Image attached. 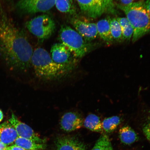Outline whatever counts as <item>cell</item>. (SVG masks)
Returning a JSON list of instances; mask_svg holds the SVG:
<instances>
[{
  "mask_svg": "<svg viewBox=\"0 0 150 150\" xmlns=\"http://www.w3.org/2000/svg\"><path fill=\"white\" fill-rule=\"evenodd\" d=\"M51 57L53 61L59 64L74 67L76 57L69 49L61 43H56L51 49Z\"/></svg>",
  "mask_w": 150,
  "mask_h": 150,
  "instance_id": "9c48e42d",
  "label": "cell"
},
{
  "mask_svg": "<svg viewBox=\"0 0 150 150\" xmlns=\"http://www.w3.org/2000/svg\"><path fill=\"white\" fill-rule=\"evenodd\" d=\"M117 19L121 26L122 40H129L132 37L134 29L127 18H118Z\"/></svg>",
  "mask_w": 150,
  "mask_h": 150,
  "instance_id": "d6986e66",
  "label": "cell"
},
{
  "mask_svg": "<svg viewBox=\"0 0 150 150\" xmlns=\"http://www.w3.org/2000/svg\"><path fill=\"white\" fill-rule=\"evenodd\" d=\"M55 145L56 150H86L83 142L73 137H60L56 140Z\"/></svg>",
  "mask_w": 150,
  "mask_h": 150,
  "instance_id": "7c38bea8",
  "label": "cell"
},
{
  "mask_svg": "<svg viewBox=\"0 0 150 150\" xmlns=\"http://www.w3.org/2000/svg\"><path fill=\"white\" fill-rule=\"evenodd\" d=\"M125 13L127 19L134 29L133 42L150 32V18L144 6V1L132 3L127 5L117 4Z\"/></svg>",
  "mask_w": 150,
  "mask_h": 150,
  "instance_id": "3957f363",
  "label": "cell"
},
{
  "mask_svg": "<svg viewBox=\"0 0 150 150\" xmlns=\"http://www.w3.org/2000/svg\"><path fill=\"white\" fill-rule=\"evenodd\" d=\"M56 0H19L17 8L25 13L46 12L55 5Z\"/></svg>",
  "mask_w": 150,
  "mask_h": 150,
  "instance_id": "52a82bcc",
  "label": "cell"
},
{
  "mask_svg": "<svg viewBox=\"0 0 150 150\" xmlns=\"http://www.w3.org/2000/svg\"><path fill=\"white\" fill-rule=\"evenodd\" d=\"M84 121L83 117L78 112H68L62 116L60 125L63 130L70 132L81 128L83 125Z\"/></svg>",
  "mask_w": 150,
  "mask_h": 150,
  "instance_id": "8fae6325",
  "label": "cell"
},
{
  "mask_svg": "<svg viewBox=\"0 0 150 150\" xmlns=\"http://www.w3.org/2000/svg\"><path fill=\"white\" fill-rule=\"evenodd\" d=\"M3 118V114L2 112L0 110V122L2 120Z\"/></svg>",
  "mask_w": 150,
  "mask_h": 150,
  "instance_id": "83f0119b",
  "label": "cell"
},
{
  "mask_svg": "<svg viewBox=\"0 0 150 150\" xmlns=\"http://www.w3.org/2000/svg\"><path fill=\"white\" fill-rule=\"evenodd\" d=\"M110 32L113 40H122V32L120 25L117 18H110Z\"/></svg>",
  "mask_w": 150,
  "mask_h": 150,
  "instance_id": "44dd1931",
  "label": "cell"
},
{
  "mask_svg": "<svg viewBox=\"0 0 150 150\" xmlns=\"http://www.w3.org/2000/svg\"><path fill=\"white\" fill-rule=\"evenodd\" d=\"M82 13L92 18L117 13L112 0H76Z\"/></svg>",
  "mask_w": 150,
  "mask_h": 150,
  "instance_id": "5b68a950",
  "label": "cell"
},
{
  "mask_svg": "<svg viewBox=\"0 0 150 150\" xmlns=\"http://www.w3.org/2000/svg\"><path fill=\"white\" fill-rule=\"evenodd\" d=\"M91 150H113L109 138L106 134L101 136Z\"/></svg>",
  "mask_w": 150,
  "mask_h": 150,
  "instance_id": "7402d4cb",
  "label": "cell"
},
{
  "mask_svg": "<svg viewBox=\"0 0 150 150\" xmlns=\"http://www.w3.org/2000/svg\"><path fill=\"white\" fill-rule=\"evenodd\" d=\"M59 37L61 43L68 48L76 58L83 57L91 50V45L69 26H61Z\"/></svg>",
  "mask_w": 150,
  "mask_h": 150,
  "instance_id": "277c9868",
  "label": "cell"
},
{
  "mask_svg": "<svg viewBox=\"0 0 150 150\" xmlns=\"http://www.w3.org/2000/svg\"><path fill=\"white\" fill-rule=\"evenodd\" d=\"M83 125L86 128L93 132H102L103 131L100 118L94 114H90L86 117L84 121Z\"/></svg>",
  "mask_w": 150,
  "mask_h": 150,
  "instance_id": "2e32d148",
  "label": "cell"
},
{
  "mask_svg": "<svg viewBox=\"0 0 150 150\" xmlns=\"http://www.w3.org/2000/svg\"><path fill=\"white\" fill-rule=\"evenodd\" d=\"M33 52L25 33L0 6V56L11 68L25 71L30 67Z\"/></svg>",
  "mask_w": 150,
  "mask_h": 150,
  "instance_id": "6da1fadb",
  "label": "cell"
},
{
  "mask_svg": "<svg viewBox=\"0 0 150 150\" xmlns=\"http://www.w3.org/2000/svg\"><path fill=\"white\" fill-rule=\"evenodd\" d=\"M0 150H3L2 149H0Z\"/></svg>",
  "mask_w": 150,
  "mask_h": 150,
  "instance_id": "f1b7e54d",
  "label": "cell"
},
{
  "mask_svg": "<svg viewBox=\"0 0 150 150\" xmlns=\"http://www.w3.org/2000/svg\"><path fill=\"white\" fill-rule=\"evenodd\" d=\"M121 122V118L119 116L106 118L102 122L103 131L106 133L112 132L117 129Z\"/></svg>",
  "mask_w": 150,
  "mask_h": 150,
  "instance_id": "ffe728a7",
  "label": "cell"
},
{
  "mask_svg": "<svg viewBox=\"0 0 150 150\" xmlns=\"http://www.w3.org/2000/svg\"><path fill=\"white\" fill-rule=\"evenodd\" d=\"M144 6L147 11L150 18V0H147L144 2Z\"/></svg>",
  "mask_w": 150,
  "mask_h": 150,
  "instance_id": "d4e9b609",
  "label": "cell"
},
{
  "mask_svg": "<svg viewBox=\"0 0 150 150\" xmlns=\"http://www.w3.org/2000/svg\"><path fill=\"white\" fill-rule=\"evenodd\" d=\"M8 121L16 129L18 137L27 139L39 144L46 143L45 139L41 138L39 134L29 125L20 121L13 113Z\"/></svg>",
  "mask_w": 150,
  "mask_h": 150,
  "instance_id": "30bf717a",
  "label": "cell"
},
{
  "mask_svg": "<svg viewBox=\"0 0 150 150\" xmlns=\"http://www.w3.org/2000/svg\"><path fill=\"white\" fill-rule=\"evenodd\" d=\"M31 64L38 77L48 81L62 78L68 74L74 67L55 63L49 53L45 50L41 48H37L34 50Z\"/></svg>",
  "mask_w": 150,
  "mask_h": 150,
  "instance_id": "7a4b0ae2",
  "label": "cell"
},
{
  "mask_svg": "<svg viewBox=\"0 0 150 150\" xmlns=\"http://www.w3.org/2000/svg\"><path fill=\"white\" fill-rule=\"evenodd\" d=\"M56 8L60 12L71 15L76 13L74 0H56Z\"/></svg>",
  "mask_w": 150,
  "mask_h": 150,
  "instance_id": "ac0fdd59",
  "label": "cell"
},
{
  "mask_svg": "<svg viewBox=\"0 0 150 150\" xmlns=\"http://www.w3.org/2000/svg\"><path fill=\"white\" fill-rule=\"evenodd\" d=\"M119 137L121 142L125 145H131L138 139L137 134L129 126H124L119 130Z\"/></svg>",
  "mask_w": 150,
  "mask_h": 150,
  "instance_id": "9a60e30c",
  "label": "cell"
},
{
  "mask_svg": "<svg viewBox=\"0 0 150 150\" xmlns=\"http://www.w3.org/2000/svg\"><path fill=\"white\" fill-rule=\"evenodd\" d=\"M143 131L146 138L150 143V117L144 125Z\"/></svg>",
  "mask_w": 150,
  "mask_h": 150,
  "instance_id": "603a6c76",
  "label": "cell"
},
{
  "mask_svg": "<svg viewBox=\"0 0 150 150\" xmlns=\"http://www.w3.org/2000/svg\"><path fill=\"white\" fill-rule=\"evenodd\" d=\"M18 137L16 129L8 121L0 125V142L7 147L13 145Z\"/></svg>",
  "mask_w": 150,
  "mask_h": 150,
  "instance_id": "4fadbf2b",
  "label": "cell"
},
{
  "mask_svg": "<svg viewBox=\"0 0 150 150\" xmlns=\"http://www.w3.org/2000/svg\"><path fill=\"white\" fill-rule=\"evenodd\" d=\"M7 147V146L6 145L0 142V149L5 150Z\"/></svg>",
  "mask_w": 150,
  "mask_h": 150,
  "instance_id": "4316f807",
  "label": "cell"
},
{
  "mask_svg": "<svg viewBox=\"0 0 150 150\" xmlns=\"http://www.w3.org/2000/svg\"><path fill=\"white\" fill-rule=\"evenodd\" d=\"M0 1H3V0H0Z\"/></svg>",
  "mask_w": 150,
  "mask_h": 150,
  "instance_id": "f546056e",
  "label": "cell"
},
{
  "mask_svg": "<svg viewBox=\"0 0 150 150\" xmlns=\"http://www.w3.org/2000/svg\"><path fill=\"white\" fill-rule=\"evenodd\" d=\"M71 23L86 42H91L98 35L96 24L80 18H72Z\"/></svg>",
  "mask_w": 150,
  "mask_h": 150,
  "instance_id": "ba28073f",
  "label": "cell"
},
{
  "mask_svg": "<svg viewBox=\"0 0 150 150\" xmlns=\"http://www.w3.org/2000/svg\"><path fill=\"white\" fill-rule=\"evenodd\" d=\"M5 150H26L19 146L15 145H13L8 146Z\"/></svg>",
  "mask_w": 150,
  "mask_h": 150,
  "instance_id": "cb8c5ba5",
  "label": "cell"
},
{
  "mask_svg": "<svg viewBox=\"0 0 150 150\" xmlns=\"http://www.w3.org/2000/svg\"><path fill=\"white\" fill-rule=\"evenodd\" d=\"M13 145L19 146L26 150H44L46 149L45 144H39L27 139L18 137Z\"/></svg>",
  "mask_w": 150,
  "mask_h": 150,
  "instance_id": "e0dca14e",
  "label": "cell"
},
{
  "mask_svg": "<svg viewBox=\"0 0 150 150\" xmlns=\"http://www.w3.org/2000/svg\"><path fill=\"white\" fill-rule=\"evenodd\" d=\"M26 27L30 33L41 41L51 36L55 28V22L47 15H40L29 21Z\"/></svg>",
  "mask_w": 150,
  "mask_h": 150,
  "instance_id": "8992f818",
  "label": "cell"
},
{
  "mask_svg": "<svg viewBox=\"0 0 150 150\" xmlns=\"http://www.w3.org/2000/svg\"><path fill=\"white\" fill-rule=\"evenodd\" d=\"M110 18H105L99 21L96 24L98 35L106 42L113 41L110 32Z\"/></svg>",
  "mask_w": 150,
  "mask_h": 150,
  "instance_id": "5bb4252c",
  "label": "cell"
},
{
  "mask_svg": "<svg viewBox=\"0 0 150 150\" xmlns=\"http://www.w3.org/2000/svg\"><path fill=\"white\" fill-rule=\"evenodd\" d=\"M116 1L120 3V4L127 5L133 3L134 0H116Z\"/></svg>",
  "mask_w": 150,
  "mask_h": 150,
  "instance_id": "484cf974",
  "label": "cell"
}]
</instances>
